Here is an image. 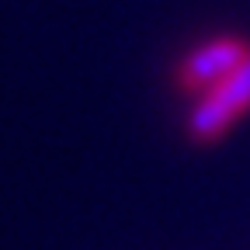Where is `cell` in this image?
Masks as SVG:
<instances>
[{
    "instance_id": "1",
    "label": "cell",
    "mask_w": 250,
    "mask_h": 250,
    "mask_svg": "<svg viewBox=\"0 0 250 250\" xmlns=\"http://www.w3.org/2000/svg\"><path fill=\"white\" fill-rule=\"evenodd\" d=\"M247 111H250V56L226 80H219L215 87L202 90L198 104L188 115V136L195 143H215Z\"/></svg>"
},
{
    "instance_id": "2",
    "label": "cell",
    "mask_w": 250,
    "mask_h": 250,
    "mask_svg": "<svg viewBox=\"0 0 250 250\" xmlns=\"http://www.w3.org/2000/svg\"><path fill=\"white\" fill-rule=\"evenodd\" d=\"M247 56H250V45L236 35L212 39V42L198 45L191 56H184V62L177 66V87L202 94V90L215 87L219 80H226Z\"/></svg>"
}]
</instances>
